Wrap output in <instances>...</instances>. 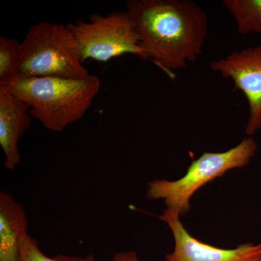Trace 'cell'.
I'll return each mask as SVG.
<instances>
[{"mask_svg": "<svg viewBox=\"0 0 261 261\" xmlns=\"http://www.w3.org/2000/svg\"><path fill=\"white\" fill-rule=\"evenodd\" d=\"M137 27L141 47L148 59L174 80L203 53L208 16L190 0H129L126 3Z\"/></svg>", "mask_w": 261, "mask_h": 261, "instance_id": "cell-1", "label": "cell"}, {"mask_svg": "<svg viewBox=\"0 0 261 261\" xmlns=\"http://www.w3.org/2000/svg\"><path fill=\"white\" fill-rule=\"evenodd\" d=\"M0 87L28 104L32 118L47 129L61 132L83 118L99 93L101 82L94 75L87 80L19 75Z\"/></svg>", "mask_w": 261, "mask_h": 261, "instance_id": "cell-2", "label": "cell"}, {"mask_svg": "<svg viewBox=\"0 0 261 261\" xmlns=\"http://www.w3.org/2000/svg\"><path fill=\"white\" fill-rule=\"evenodd\" d=\"M18 71L27 77L87 80L78 44L63 24L41 22L31 27L20 42Z\"/></svg>", "mask_w": 261, "mask_h": 261, "instance_id": "cell-3", "label": "cell"}, {"mask_svg": "<svg viewBox=\"0 0 261 261\" xmlns=\"http://www.w3.org/2000/svg\"><path fill=\"white\" fill-rule=\"evenodd\" d=\"M257 149L256 142L250 137L226 152H204L192 161L186 174L179 179L149 182L147 197L150 200H163L166 206L165 211L184 216L190 211V200L197 190L224 176L229 170L245 167Z\"/></svg>", "mask_w": 261, "mask_h": 261, "instance_id": "cell-4", "label": "cell"}, {"mask_svg": "<svg viewBox=\"0 0 261 261\" xmlns=\"http://www.w3.org/2000/svg\"><path fill=\"white\" fill-rule=\"evenodd\" d=\"M67 27L78 44L82 63L87 60L108 62L126 54L148 59L141 47L135 21L127 10L92 14L87 21L78 20Z\"/></svg>", "mask_w": 261, "mask_h": 261, "instance_id": "cell-5", "label": "cell"}, {"mask_svg": "<svg viewBox=\"0 0 261 261\" xmlns=\"http://www.w3.org/2000/svg\"><path fill=\"white\" fill-rule=\"evenodd\" d=\"M211 69L233 82L249 105V119L245 134L253 135L261 128V46L234 51L211 62Z\"/></svg>", "mask_w": 261, "mask_h": 261, "instance_id": "cell-6", "label": "cell"}, {"mask_svg": "<svg viewBox=\"0 0 261 261\" xmlns=\"http://www.w3.org/2000/svg\"><path fill=\"white\" fill-rule=\"evenodd\" d=\"M180 216L165 211L160 219L168 225L174 238V250L166 261H261V243H245L236 248L222 249L197 240L187 231Z\"/></svg>", "mask_w": 261, "mask_h": 261, "instance_id": "cell-7", "label": "cell"}, {"mask_svg": "<svg viewBox=\"0 0 261 261\" xmlns=\"http://www.w3.org/2000/svg\"><path fill=\"white\" fill-rule=\"evenodd\" d=\"M32 120L29 105L0 87V145L7 169L13 171L20 163L19 142L30 127Z\"/></svg>", "mask_w": 261, "mask_h": 261, "instance_id": "cell-8", "label": "cell"}, {"mask_svg": "<svg viewBox=\"0 0 261 261\" xmlns=\"http://www.w3.org/2000/svg\"><path fill=\"white\" fill-rule=\"evenodd\" d=\"M28 227L23 205L9 193L0 192V261H19Z\"/></svg>", "mask_w": 261, "mask_h": 261, "instance_id": "cell-9", "label": "cell"}, {"mask_svg": "<svg viewBox=\"0 0 261 261\" xmlns=\"http://www.w3.org/2000/svg\"><path fill=\"white\" fill-rule=\"evenodd\" d=\"M240 34L261 33V0H224Z\"/></svg>", "mask_w": 261, "mask_h": 261, "instance_id": "cell-10", "label": "cell"}, {"mask_svg": "<svg viewBox=\"0 0 261 261\" xmlns=\"http://www.w3.org/2000/svg\"><path fill=\"white\" fill-rule=\"evenodd\" d=\"M20 43L15 39L0 37V86L20 75L18 71Z\"/></svg>", "mask_w": 261, "mask_h": 261, "instance_id": "cell-11", "label": "cell"}, {"mask_svg": "<svg viewBox=\"0 0 261 261\" xmlns=\"http://www.w3.org/2000/svg\"><path fill=\"white\" fill-rule=\"evenodd\" d=\"M19 261H61L57 255L55 257L47 256L41 250L39 243L29 234L24 238L22 242Z\"/></svg>", "mask_w": 261, "mask_h": 261, "instance_id": "cell-12", "label": "cell"}, {"mask_svg": "<svg viewBox=\"0 0 261 261\" xmlns=\"http://www.w3.org/2000/svg\"><path fill=\"white\" fill-rule=\"evenodd\" d=\"M61 261H95L92 255L85 257L68 256V255H58ZM112 261H140L138 255L134 251L118 252L113 255Z\"/></svg>", "mask_w": 261, "mask_h": 261, "instance_id": "cell-13", "label": "cell"}]
</instances>
